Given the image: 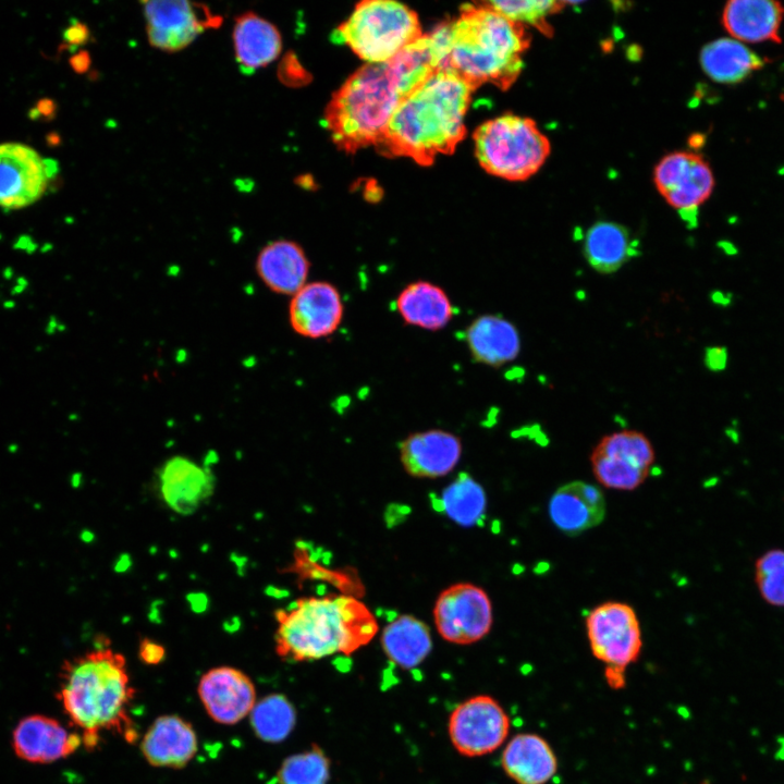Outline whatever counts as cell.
<instances>
[{"instance_id": "obj_1", "label": "cell", "mask_w": 784, "mask_h": 784, "mask_svg": "<svg viewBox=\"0 0 784 784\" xmlns=\"http://www.w3.org/2000/svg\"><path fill=\"white\" fill-rule=\"evenodd\" d=\"M473 90L453 72L437 71L401 100L376 147L421 166H430L439 154H452L466 133L464 118Z\"/></svg>"}, {"instance_id": "obj_2", "label": "cell", "mask_w": 784, "mask_h": 784, "mask_svg": "<svg viewBox=\"0 0 784 784\" xmlns=\"http://www.w3.org/2000/svg\"><path fill=\"white\" fill-rule=\"evenodd\" d=\"M134 695L124 657L110 648L95 649L61 667L57 698L88 750L98 746L102 731L128 743L137 739L127 711Z\"/></svg>"}, {"instance_id": "obj_3", "label": "cell", "mask_w": 784, "mask_h": 784, "mask_svg": "<svg viewBox=\"0 0 784 784\" xmlns=\"http://www.w3.org/2000/svg\"><path fill=\"white\" fill-rule=\"evenodd\" d=\"M275 620V651L296 662L351 656L370 642L379 628L368 607L346 595L301 598L278 610Z\"/></svg>"}, {"instance_id": "obj_4", "label": "cell", "mask_w": 784, "mask_h": 784, "mask_svg": "<svg viewBox=\"0 0 784 784\" xmlns=\"http://www.w3.org/2000/svg\"><path fill=\"white\" fill-rule=\"evenodd\" d=\"M529 46L524 26L498 13L485 2L464 4L448 22L449 70L474 89L490 83L509 88L523 70V53Z\"/></svg>"}, {"instance_id": "obj_5", "label": "cell", "mask_w": 784, "mask_h": 784, "mask_svg": "<svg viewBox=\"0 0 784 784\" xmlns=\"http://www.w3.org/2000/svg\"><path fill=\"white\" fill-rule=\"evenodd\" d=\"M402 99L388 63H366L333 94L323 125L346 152L377 146Z\"/></svg>"}, {"instance_id": "obj_6", "label": "cell", "mask_w": 784, "mask_h": 784, "mask_svg": "<svg viewBox=\"0 0 784 784\" xmlns=\"http://www.w3.org/2000/svg\"><path fill=\"white\" fill-rule=\"evenodd\" d=\"M474 140L480 166L509 181L527 180L550 154V142L536 122L511 113L482 123L475 131Z\"/></svg>"}, {"instance_id": "obj_7", "label": "cell", "mask_w": 784, "mask_h": 784, "mask_svg": "<svg viewBox=\"0 0 784 784\" xmlns=\"http://www.w3.org/2000/svg\"><path fill=\"white\" fill-rule=\"evenodd\" d=\"M421 35L418 16L408 7L390 0H365L332 33V40L347 45L367 63H384Z\"/></svg>"}, {"instance_id": "obj_8", "label": "cell", "mask_w": 784, "mask_h": 784, "mask_svg": "<svg viewBox=\"0 0 784 784\" xmlns=\"http://www.w3.org/2000/svg\"><path fill=\"white\" fill-rule=\"evenodd\" d=\"M586 632L592 654L605 664L612 688L625 685V669L637 661L642 648L641 628L635 610L627 603L608 601L586 616Z\"/></svg>"}, {"instance_id": "obj_9", "label": "cell", "mask_w": 784, "mask_h": 784, "mask_svg": "<svg viewBox=\"0 0 784 784\" xmlns=\"http://www.w3.org/2000/svg\"><path fill=\"white\" fill-rule=\"evenodd\" d=\"M592 473L605 488L630 491L649 477L654 450L637 430H620L604 436L590 455Z\"/></svg>"}, {"instance_id": "obj_10", "label": "cell", "mask_w": 784, "mask_h": 784, "mask_svg": "<svg viewBox=\"0 0 784 784\" xmlns=\"http://www.w3.org/2000/svg\"><path fill=\"white\" fill-rule=\"evenodd\" d=\"M433 620L444 640L456 645L477 642L486 637L492 627L491 600L477 585H451L438 596Z\"/></svg>"}, {"instance_id": "obj_11", "label": "cell", "mask_w": 784, "mask_h": 784, "mask_svg": "<svg viewBox=\"0 0 784 784\" xmlns=\"http://www.w3.org/2000/svg\"><path fill=\"white\" fill-rule=\"evenodd\" d=\"M659 193L690 225H696L698 208L710 197L714 176L709 163L698 154L675 151L654 168Z\"/></svg>"}, {"instance_id": "obj_12", "label": "cell", "mask_w": 784, "mask_h": 784, "mask_svg": "<svg viewBox=\"0 0 784 784\" xmlns=\"http://www.w3.org/2000/svg\"><path fill=\"white\" fill-rule=\"evenodd\" d=\"M448 731L461 755L479 757L504 743L510 732V719L494 698L479 695L466 699L452 711Z\"/></svg>"}, {"instance_id": "obj_13", "label": "cell", "mask_w": 784, "mask_h": 784, "mask_svg": "<svg viewBox=\"0 0 784 784\" xmlns=\"http://www.w3.org/2000/svg\"><path fill=\"white\" fill-rule=\"evenodd\" d=\"M58 171L54 160L27 145L0 144V208L17 210L36 203Z\"/></svg>"}, {"instance_id": "obj_14", "label": "cell", "mask_w": 784, "mask_h": 784, "mask_svg": "<svg viewBox=\"0 0 784 784\" xmlns=\"http://www.w3.org/2000/svg\"><path fill=\"white\" fill-rule=\"evenodd\" d=\"M150 46L164 52H177L191 45L207 28L219 27L222 17L201 3L157 0L142 2Z\"/></svg>"}, {"instance_id": "obj_15", "label": "cell", "mask_w": 784, "mask_h": 784, "mask_svg": "<svg viewBox=\"0 0 784 784\" xmlns=\"http://www.w3.org/2000/svg\"><path fill=\"white\" fill-rule=\"evenodd\" d=\"M197 691L208 715L220 724L238 723L256 703L254 683L244 672L232 666L207 671L199 679Z\"/></svg>"}, {"instance_id": "obj_16", "label": "cell", "mask_w": 784, "mask_h": 784, "mask_svg": "<svg viewBox=\"0 0 784 784\" xmlns=\"http://www.w3.org/2000/svg\"><path fill=\"white\" fill-rule=\"evenodd\" d=\"M343 311L341 294L333 284L309 282L291 296L289 321L297 334L320 339L331 335L338 329Z\"/></svg>"}, {"instance_id": "obj_17", "label": "cell", "mask_w": 784, "mask_h": 784, "mask_svg": "<svg viewBox=\"0 0 784 784\" xmlns=\"http://www.w3.org/2000/svg\"><path fill=\"white\" fill-rule=\"evenodd\" d=\"M14 754L27 762L51 763L66 758L81 746V734L69 732L58 720L32 714L19 721L12 733Z\"/></svg>"}, {"instance_id": "obj_18", "label": "cell", "mask_w": 784, "mask_h": 784, "mask_svg": "<svg viewBox=\"0 0 784 784\" xmlns=\"http://www.w3.org/2000/svg\"><path fill=\"white\" fill-rule=\"evenodd\" d=\"M461 455V439L441 429L412 433L400 444L401 464L408 475L416 478L448 475L457 465Z\"/></svg>"}, {"instance_id": "obj_19", "label": "cell", "mask_w": 784, "mask_h": 784, "mask_svg": "<svg viewBox=\"0 0 784 784\" xmlns=\"http://www.w3.org/2000/svg\"><path fill=\"white\" fill-rule=\"evenodd\" d=\"M607 503L603 492L591 483L572 481L559 487L549 500L553 525L567 536H577L601 524Z\"/></svg>"}, {"instance_id": "obj_20", "label": "cell", "mask_w": 784, "mask_h": 784, "mask_svg": "<svg viewBox=\"0 0 784 784\" xmlns=\"http://www.w3.org/2000/svg\"><path fill=\"white\" fill-rule=\"evenodd\" d=\"M197 749L195 730L176 714L158 716L140 742L144 758L158 768L182 769L194 758Z\"/></svg>"}, {"instance_id": "obj_21", "label": "cell", "mask_w": 784, "mask_h": 784, "mask_svg": "<svg viewBox=\"0 0 784 784\" xmlns=\"http://www.w3.org/2000/svg\"><path fill=\"white\" fill-rule=\"evenodd\" d=\"M724 29L743 44H781L784 5L773 0H730L722 11Z\"/></svg>"}, {"instance_id": "obj_22", "label": "cell", "mask_w": 784, "mask_h": 784, "mask_svg": "<svg viewBox=\"0 0 784 784\" xmlns=\"http://www.w3.org/2000/svg\"><path fill=\"white\" fill-rule=\"evenodd\" d=\"M310 262L297 243L277 240L258 253L255 270L266 287L280 295L293 296L307 281Z\"/></svg>"}, {"instance_id": "obj_23", "label": "cell", "mask_w": 784, "mask_h": 784, "mask_svg": "<svg viewBox=\"0 0 784 784\" xmlns=\"http://www.w3.org/2000/svg\"><path fill=\"white\" fill-rule=\"evenodd\" d=\"M161 495L174 512L192 514L209 497L213 478L208 469L184 457L169 458L159 473Z\"/></svg>"}, {"instance_id": "obj_24", "label": "cell", "mask_w": 784, "mask_h": 784, "mask_svg": "<svg viewBox=\"0 0 784 784\" xmlns=\"http://www.w3.org/2000/svg\"><path fill=\"white\" fill-rule=\"evenodd\" d=\"M232 38L235 59L244 74L265 68L278 58L282 49L278 28L252 11L235 17Z\"/></svg>"}, {"instance_id": "obj_25", "label": "cell", "mask_w": 784, "mask_h": 784, "mask_svg": "<svg viewBox=\"0 0 784 784\" xmlns=\"http://www.w3.org/2000/svg\"><path fill=\"white\" fill-rule=\"evenodd\" d=\"M501 764L517 784H546L556 773L558 761L548 742L532 733L515 735L502 752Z\"/></svg>"}, {"instance_id": "obj_26", "label": "cell", "mask_w": 784, "mask_h": 784, "mask_svg": "<svg viewBox=\"0 0 784 784\" xmlns=\"http://www.w3.org/2000/svg\"><path fill=\"white\" fill-rule=\"evenodd\" d=\"M465 340L473 358L491 367H501L514 360L520 352L517 328L497 315L476 318L467 327Z\"/></svg>"}, {"instance_id": "obj_27", "label": "cell", "mask_w": 784, "mask_h": 784, "mask_svg": "<svg viewBox=\"0 0 784 784\" xmlns=\"http://www.w3.org/2000/svg\"><path fill=\"white\" fill-rule=\"evenodd\" d=\"M699 63L705 74L713 82L734 85L762 69L765 59L745 44L734 38L722 37L701 48Z\"/></svg>"}, {"instance_id": "obj_28", "label": "cell", "mask_w": 784, "mask_h": 784, "mask_svg": "<svg viewBox=\"0 0 784 784\" xmlns=\"http://www.w3.org/2000/svg\"><path fill=\"white\" fill-rule=\"evenodd\" d=\"M395 306L407 324L430 331L443 329L454 315L446 293L427 281L406 285L397 295Z\"/></svg>"}, {"instance_id": "obj_29", "label": "cell", "mask_w": 784, "mask_h": 784, "mask_svg": "<svg viewBox=\"0 0 784 784\" xmlns=\"http://www.w3.org/2000/svg\"><path fill=\"white\" fill-rule=\"evenodd\" d=\"M636 254V242L628 230L616 222L598 221L585 234L584 256L600 273L617 271Z\"/></svg>"}, {"instance_id": "obj_30", "label": "cell", "mask_w": 784, "mask_h": 784, "mask_svg": "<svg viewBox=\"0 0 784 784\" xmlns=\"http://www.w3.org/2000/svg\"><path fill=\"white\" fill-rule=\"evenodd\" d=\"M381 646L392 663L403 670H412L429 656L432 648L431 633L419 618L403 614L384 626Z\"/></svg>"}, {"instance_id": "obj_31", "label": "cell", "mask_w": 784, "mask_h": 784, "mask_svg": "<svg viewBox=\"0 0 784 784\" xmlns=\"http://www.w3.org/2000/svg\"><path fill=\"white\" fill-rule=\"evenodd\" d=\"M387 63L402 98L413 93L439 71L429 35H421Z\"/></svg>"}, {"instance_id": "obj_32", "label": "cell", "mask_w": 784, "mask_h": 784, "mask_svg": "<svg viewBox=\"0 0 784 784\" xmlns=\"http://www.w3.org/2000/svg\"><path fill=\"white\" fill-rule=\"evenodd\" d=\"M440 507L457 525L473 527L479 525L486 515L487 495L471 476L461 473L444 488Z\"/></svg>"}, {"instance_id": "obj_33", "label": "cell", "mask_w": 784, "mask_h": 784, "mask_svg": "<svg viewBox=\"0 0 784 784\" xmlns=\"http://www.w3.org/2000/svg\"><path fill=\"white\" fill-rule=\"evenodd\" d=\"M256 736L267 743H280L293 731L296 711L292 702L281 694L265 696L255 703L249 713Z\"/></svg>"}, {"instance_id": "obj_34", "label": "cell", "mask_w": 784, "mask_h": 784, "mask_svg": "<svg viewBox=\"0 0 784 784\" xmlns=\"http://www.w3.org/2000/svg\"><path fill=\"white\" fill-rule=\"evenodd\" d=\"M277 784H328L330 760L316 744L305 751L286 757L277 774Z\"/></svg>"}, {"instance_id": "obj_35", "label": "cell", "mask_w": 784, "mask_h": 784, "mask_svg": "<svg viewBox=\"0 0 784 784\" xmlns=\"http://www.w3.org/2000/svg\"><path fill=\"white\" fill-rule=\"evenodd\" d=\"M754 579L764 602L784 608V549L773 548L758 556L754 565Z\"/></svg>"}, {"instance_id": "obj_36", "label": "cell", "mask_w": 784, "mask_h": 784, "mask_svg": "<svg viewBox=\"0 0 784 784\" xmlns=\"http://www.w3.org/2000/svg\"><path fill=\"white\" fill-rule=\"evenodd\" d=\"M488 7L502 14L506 19L520 24L532 25L548 33V16L556 13L563 2L540 1V0H514V1H489Z\"/></svg>"}, {"instance_id": "obj_37", "label": "cell", "mask_w": 784, "mask_h": 784, "mask_svg": "<svg viewBox=\"0 0 784 784\" xmlns=\"http://www.w3.org/2000/svg\"><path fill=\"white\" fill-rule=\"evenodd\" d=\"M279 78L289 86H297L306 82V74L293 53H287L280 63Z\"/></svg>"}, {"instance_id": "obj_38", "label": "cell", "mask_w": 784, "mask_h": 784, "mask_svg": "<svg viewBox=\"0 0 784 784\" xmlns=\"http://www.w3.org/2000/svg\"><path fill=\"white\" fill-rule=\"evenodd\" d=\"M62 37L63 42L70 48V50H75L89 41L90 30L86 24L72 19L70 24L63 30Z\"/></svg>"}, {"instance_id": "obj_39", "label": "cell", "mask_w": 784, "mask_h": 784, "mask_svg": "<svg viewBox=\"0 0 784 784\" xmlns=\"http://www.w3.org/2000/svg\"><path fill=\"white\" fill-rule=\"evenodd\" d=\"M138 653L140 660L149 665L159 664L166 658L164 647L149 638H144L140 641Z\"/></svg>"}, {"instance_id": "obj_40", "label": "cell", "mask_w": 784, "mask_h": 784, "mask_svg": "<svg viewBox=\"0 0 784 784\" xmlns=\"http://www.w3.org/2000/svg\"><path fill=\"white\" fill-rule=\"evenodd\" d=\"M728 363V351L725 346H710L705 351V365L713 372H721L726 369Z\"/></svg>"}, {"instance_id": "obj_41", "label": "cell", "mask_w": 784, "mask_h": 784, "mask_svg": "<svg viewBox=\"0 0 784 784\" xmlns=\"http://www.w3.org/2000/svg\"><path fill=\"white\" fill-rule=\"evenodd\" d=\"M57 112V105L52 99L44 98L38 101L36 109L30 110L29 115L37 120L39 117L51 120L54 118Z\"/></svg>"}, {"instance_id": "obj_42", "label": "cell", "mask_w": 784, "mask_h": 784, "mask_svg": "<svg viewBox=\"0 0 784 784\" xmlns=\"http://www.w3.org/2000/svg\"><path fill=\"white\" fill-rule=\"evenodd\" d=\"M91 64L90 56L87 51H78L70 59V65L74 72L83 74L89 70Z\"/></svg>"}, {"instance_id": "obj_43", "label": "cell", "mask_w": 784, "mask_h": 784, "mask_svg": "<svg viewBox=\"0 0 784 784\" xmlns=\"http://www.w3.org/2000/svg\"><path fill=\"white\" fill-rule=\"evenodd\" d=\"M710 298L713 304L722 307H727L733 302V294L728 292H723L720 290H715L711 293Z\"/></svg>"}, {"instance_id": "obj_44", "label": "cell", "mask_w": 784, "mask_h": 784, "mask_svg": "<svg viewBox=\"0 0 784 784\" xmlns=\"http://www.w3.org/2000/svg\"><path fill=\"white\" fill-rule=\"evenodd\" d=\"M188 602L195 612H203L208 605V599L204 593H191L188 596Z\"/></svg>"}, {"instance_id": "obj_45", "label": "cell", "mask_w": 784, "mask_h": 784, "mask_svg": "<svg viewBox=\"0 0 784 784\" xmlns=\"http://www.w3.org/2000/svg\"><path fill=\"white\" fill-rule=\"evenodd\" d=\"M720 247L728 256H734L737 254V248L730 242H722L720 244Z\"/></svg>"}, {"instance_id": "obj_46", "label": "cell", "mask_w": 784, "mask_h": 784, "mask_svg": "<svg viewBox=\"0 0 784 784\" xmlns=\"http://www.w3.org/2000/svg\"><path fill=\"white\" fill-rule=\"evenodd\" d=\"M726 433H727V436H728L733 441H737V440H738V433H737V431H736L735 429H728V430L726 431Z\"/></svg>"}]
</instances>
